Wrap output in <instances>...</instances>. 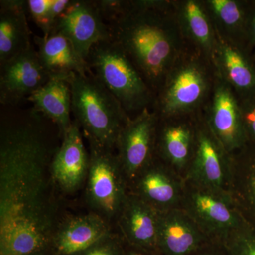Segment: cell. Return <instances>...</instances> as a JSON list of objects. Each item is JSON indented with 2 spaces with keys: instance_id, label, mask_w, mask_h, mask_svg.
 <instances>
[{
  "instance_id": "1",
  "label": "cell",
  "mask_w": 255,
  "mask_h": 255,
  "mask_svg": "<svg viewBox=\"0 0 255 255\" xmlns=\"http://www.w3.org/2000/svg\"><path fill=\"white\" fill-rule=\"evenodd\" d=\"M53 125L33 107L1 105L0 255L46 252L62 219L50 173L60 146Z\"/></svg>"
},
{
  "instance_id": "2",
  "label": "cell",
  "mask_w": 255,
  "mask_h": 255,
  "mask_svg": "<svg viewBox=\"0 0 255 255\" xmlns=\"http://www.w3.org/2000/svg\"><path fill=\"white\" fill-rule=\"evenodd\" d=\"M111 38L124 50L155 96L178 58L187 49L174 1L131 0L107 23Z\"/></svg>"
},
{
  "instance_id": "3",
  "label": "cell",
  "mask_w": 255,
  "mask_h": 255,
  "mask_svg": "<svg viewBox=\"0 0 255 255\" xmlns=\"http://www.w3.org/2000/svg\"><path fill=\"white\" fill-rule=\"evenodd\" d=\"M214 78L211 62L187 47L167 74L152 110L160 119L196 115L209 100Z\"/></svg>"
},
{
  "instance_id": "4",
  "label": "cell",
  "mask_w": 255,
  "mask_h": 255,
  "mask_svg": "<svg viewBox=\"0 0 255 255\" xmlns=\"http://www.w3.org/2000/svg\"><path fill=\"white\" fill-rule=\"evenodd\" d=\"M67 80L71 88L72 114L84 137L115 150L119 134L131 117L92 73H73Z\"/></svg>"
},
{
  "instance_id": "5",
  "label": "cell",
  "mask_w": 255,
  "mask_h": 255,
  "mask_svg": "<svg viewBox=\"0 0 255 255\" xmlns=\"http://www.w3.org/2000/svg\"><path fill=\"white\" fill-rule=\"evenodd\" d=\"M86 62L95 78L128 115H137L146 108L152 109L155 94L124 50L112 39L94 45Z\"/></svg>"
},
{
  "instance_id": "6",
  "label": "cell",
  "mask_w": 255,
  "mask_h": 255,
  "mask_svg": "<svg viewBox=\"0 0 255 255\" xmlns=\"http://www.w3.org/2000/svg\"><path fill=\"white\" fill-rule=\"evenodd\" d=\"M88 142L90 165L85 198L92 212L111 223L118 219L127 200L129 183L113 150Z\"/></svg>"
},
{
  "instance_id": "7",
  "label": "cell",
  "mask_w": 255,
  "mask_h": 255,
  "mask_svg": "<svg viewBox=\"0 0 255 255\" xmlns=\"http://www.w3.org/2000/svg\"><path fill=\"white\" fill-rule=\"evenodd\" d=\"M182 209L211 242L222 243L247 222L231 194L199 187L185 180Z\"/></svg>"
},
{
  "instance_id": "8",
  "label": "cell",
  "mask_w": 255,
  "mask_h": 255,
  "mask_svg": "<svg viewBox=\"0 0 255 255\" xmlns=\"http://www.w3.org/2000/svg\"><path fill=\"white\" fill-rule=\"evenodd\" d=\"M231 155L225 150L206 124L202 111L195 115V145L184 179L199 187L231 194Z\"/></svg>"
},
{
  "instance_id": "9",
  "label": "cell",
  "mask_w": 255,
  "mask_h": 255,
  "mask_svg": "<svg viewBox=\"0 0 255 255\" xmlns=\"http://www.w3.org/2000/svg\"><path fill=\"white\" fill-rule=\"evenodd\" d=\"M202 113L210 130L230 155L248 144L237 95L216 73L212 92Z\"/></svg>"
},
{
  "instance_id": "10",
  "label": "cell",
  "mask_w": 255,
  "mask_h": 255,
  "mask_svg": "<svg viewBox=\"0 0 255 255\" xmlns=\"http://www.w3.org/2000/svg\"><path fill=\"white\" fill-rule=\"evenodd\" d=\"M158 122L155 111L146 108L130 119L119 134L115 150L129 185L155 158Z\"/></svg>"
},
{
  "instance_id": "11",
  "label": "cell",
  "mask_w": 255,
  "mask_h": 255,
  "mask_svg": "<svg viewBox=\"0 0 255 255\" xmlns=\"http://www.w3.org/2000/svg\"><path fill=\"white\" fill-rule=\"evenodd\" d=\"M50 79L33 43L28 49L0 65V104L21 106Z\"/></svg>"
},
{
  "instance_id": "12",
  "label": "cell",
  "mask_w": 255,
  "mask_h": 255,
  "mask_svg": "<svg viewBox=\"0 0 255 255\" xmlns=\"http://www.w3.org/2000/svg\"><path fill=\"white\" fill-rule=\"evenodd\" d=\"M52 32L66 37L85 61L94 45L112 39L95 0H72Z\"/></svg>"
},
{
  "instance_id": "13",
  "label": "cell",
  "mask_w": 255,
  "mask_h": 255,
  "mask_svg": "<svg viewBox=\"0 0 255 255\" xmlns=\"http://www.w3.org/2000/svg\"><path fill=\"white\" fill-rule=\"evenodd\" d=\"M130 192L159 212L182 209L184 178L156 157L129 185Z\"/></svg>"
},
{
  "instance_id": "14",
  "label": "cell",
  "mask_w": 255,
  "mask_h": 255,
  "mask_svg": "<svg viewBox=\"0 0 255 255\" xmlns=\"http://www.w3.org/2000/svg\"><path fill=\"white\" fill-rule=\"evenodd\" d=\"M83 137L81 128L73 119L50 162L53 182L58 190L66 194L78 191L86 182L90 153Z\"/></svg>"
},
{
  "instance_id": "15",
  "label": "cell",
  "mask_w": 255,
  "mask_h": 255,
  "mask_svg": "<svg viewBox=\"0 0 255 255\" xmlns=\"http://www.w3.org/2000/svg\"><path fill=\"white\" fill-rule=\"evenodd\" d=\"M194 145L195 115L159 119L156 136V157L183 178L192 159Z\"/></svg>"
},
{
  "instance_id": "16",
  "label": "cell",
  "mask_w": 255,
  "mask_h": 255,
  "mask_svg": "<svg viewBox=\"0 0 255 255\" xmlns=\"http://www.w3.org/2000/svg\"><path fill=\"white\" fill-rule=\"evenodd\" d=\"M113 233L111 223L92 212L63 217L55 228L50 247L58 255H74Z\"/></svg>"
},
{
  "instance_id": "17",
  "label": "cell",
  "mask_w": 255,
  "mask_h": 255,
  "mask_svg": "<svg viewBox=\"0 0 255 255\" xmlns=\"http://www.w3.org/2000/svg\"><path fill=\"white\" fill-rule=\"evenodd\" d=\"M159 214L155 208L130 192L117 220L121 236L130 248L159 255Z\"/></svg>"
},
{
  "instance_id": "18",
  "label": "cell",
  "mask_w": 255,
  "mask_h": 255,
  "mask_svg": "<svg viewBox=\"0 0 255 255\" xmlns=\"http://www.w3.org/2000/svg\"><path fill=\"white\" fill-rule=\"evenodd\" d=\"M211 242L184 209L160 212L159 255H191Z\"/></svg>"
},
{
  "instance_id": "19",
  "label": "cell",
  "mask_w": 255,
  "mask_h": 255,
  "mask_svg": "<svg viewBox=\"0 0 255 255\" xmlns=\"http://www.w3.org/2000/svg\"><path fill=\"white\" fill-rule=\"evenodd\" d=\"M217 36L211 63L238 100L255 95V70L243 48Z\"/></svg>"
},
{
  "instance_id": "20",
  "label": "cell",
  "mask_w": 255,
  "mask_h": 255,
  "mask_svg": "<svg viewBox=\"0 0 255 255\" xmlns=\"http://www.w3.org/2000/svg\"><path fill=\"white\" fill-rule=\"evenodd\" d=\"M174 9L187 46L211 62L217 36L204 1H174Z\"/></svg>"
},
{
  "instance_id": "21",
  "label": "cell",
  "mask_w": 255,
  "mask_h": 255,
  "mask_svg": "<svg viewBox=\"0 0 255 255\" xmlns=\"http://www.w3.org/2000/svg\"><path fill=\"white\" fill-rule=\"evenodd\" d=\"M33 41L42 65L50 78L68 79L73 73L87 75L92 73L87 62L61 33L52 32L47 36L33 35Z\"/></svg>"
},
{
  "instance_id": "22",
  "label": "cell",
  "mask_w": 255,
  "mask_h": 255,
  "mask_svg": "<svg viewBox=\"0 0 255 255\" xmlns=\"http://www.w3.org/2000/svg\"><path fill=\"white\" fill-rule=\"evenodd\" d=\"M26 0L0 1V65L33 44Z\"/></svg>"
},
{
  "instance_id": "23",
  "label": "cell",
  "mask_w": 255,
  "mask_h": 255,
  "mask_svg": "<svg viewBox=\"0 0 255 255\" xmlns=\"http://www.w3.org/2000/svg\"><path fill=\"white\" fill-rule=\"evenodd\" d=\"M32 107L58 128L60 137L71 127V88L68 80L50 78L46 85L28 97Z\"/></svg>"
},
{
  "instance_id": "24",
  "label": "cell",
  "mask_w": 255,
  "mask_h": 255,
  "mask_svg": "<svg viewBox=\"0 0 255 255\" xmlns=\"http://www.w3.org/2000/svg\"><path fill=\"white\" fill-rule=\"evenodd\" d=\"M231 195L247 222L255 226V150L246 145L231 155Z\"/></svg>"
},
{
  "instance_id": "25",
  "label": "cell",
  "mask_w": 255,
  "mask_h": 255,
  "mask_svg": "<svg viewBox=\"0 0 255 255\" xmlns=\"http://www.w3.org/2000/svg\"><path fill=\"white\" fill-rule=\"evenodd\" d=\"M204 2L216 34L242 47L249 18L243 2L236 0H205Z\"/></svg>"
},
{
  "instance_id": "26",
  "label": "cell",
  "mask_w": 255,
  "mask_h": 255,
  "mask_svg": "<svg viewBox=\"0 0 255 255\" xmlns=\"http://www.w3.org/2000/svg\"><path fill=\"white\" fill-rule=\"evenodd\" d=\"M27 14L43 32L49 36L58 18L71 4L72 0H26Z\"/></svg>"
},
{
  "instance_id": "27",
  "label": "cell",
  "mask_w": 255,
  "mask_h": 255,
  "mask_svg": "<svg viewBox=\"0 0 255 255\" xmlns=\"http://www.w3.org/2000/svg\"><path fill=\"white\" fill-rule=\"evenodd\" d=\"M221 243L229 255H255V226L246 222Z\"/></svg>"
},
{
  "instance_id": "28",
  "label": "cell",
  "mask_w": 255,
  "mask_h": 255,
  "mask_svg": "<svg viewBox=\"0 0 255 255\" xmlns=\"http://www.w3.org/2000/svg\"><path fill=\"white\" fill-rule=\"evenodd\" d=\"M123 241L122 236L113 233L86 251L74 255H127Z\"/></svg>"
},
{
  "instance_id": "29",
  "label": "cell",
  "mask_w": 255,
  "mask_h": 255,
  "mask_svg": "<svg viewBox=\"0 0 255 255\" xmlns=\"http://www.w3.org/2000/svg\"><path fill=\"white\" fill-rule=\"evenodd\" d=\"M239 102L248 141L255 142V95L240 100Z\"/></svg>"
},
{
  "instance_id": "30",
  "label": "cell",
  "mask_w": 255,
  "mask_h": 255,
  "mask_svg": "<svg viewBox=\"0 0 255 255\" xmlns=\"http://www.w3.org/2000/svg\"><path fill=\"white\" fill-rule=\"evenodd\" d=\"M101 16L105 23H108L125 10L128 1L124 0H95Z\"/></svg>"
},
{
  "instance_id": "31",
  "label": "cell",
  "mask_w": 255,
  "mask_h": 255,
  "mask_svg": "<svg viewBox=\"0 0 255 255\" xmlns=\"http://www.w3.org/2000/svg\"><path fill=\"white\" fill-rule=\"evenodd\" d=\"M191 255H229L223 243L211 242Z\"/></svg>"
},
{
  "instance_id": "32",
  "label": "cell",
  "mask_w": 255,
  "mask_h": 255,
  "mask_svg": "<svg viewBox=\"0 0 255 255\" xmlns=\"http://www.w3.org/2000/svg\"><path fill=\"white\" fill-rule=\"evenodd\" d=\"M246 37L253 44H255V11L248 18Z\"/></svg>"
},
{
  "instance_id": "33",
  "label": "cell",
  "mask_w": 255,
  "mask_h": 255,
  "mask_svg": "<svg viewBox=\"0 0 255 255\" xmlns=\"http://www.w3.org/2000/svg\"><path fill=\"white\" fill-rule=\"evenodd\" d=\"M127 255H152L148 253H144V252L137 251V250L130 248L129 251H127Z\"/></svg>"
},
{
  "instance_id": "34",
  "label": "cell",
  "mask_w": 255,
  "mask_h": 255,
  "mask_svg": "<svg viewBox=\"0 0 255 255\" xmlns=\"http://www.w3.org/2000/svg\"><path fill=\"white\" fill-rule=\"evenodd\" d=\"M45 252H43V253H36V254H33L30 255H44Z\"/></svg>"
}]
</instances>
